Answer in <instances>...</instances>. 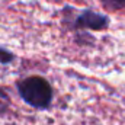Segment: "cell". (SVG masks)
Listing matches in <instances>:
<instances>
[{
    "mask_svg": "<svg viewBox=\"0 0 125 125\" xmlns=\"http://www.w3.org/2000/svg\"><path fill=\"white\" fill-rule=\"evenodd\" d=\"M61 25L65 31H105L111 25L108 15L92 9H76L71 4H64L60 10Z\"/></svg>",
    "mask_w": 125,
    "mask_h": 125,
    "instance_id": "obj_1",
    "label": "cell"
},
{
    "mask_svg": "<svg viewBox=\"0 0 125 125\" xmlns=\"http://www.w3.org/2000/svg\"><path fill=\"white\" fill-rule=\"evenodd\" d=\"M19 97L36 111H50L54 100V87L42 76H28L16 82Z\"/></svg>",
    "mask_w": 125,
    "mask_h": 125,
    "instance_id": "obj_2",
    "label": "cell"
},
{
    "mask_svg": "<svg viewBox=\"0 0 125 125\" xmlns=\"http://www.w3.org/2000/svg\"><path fill=\"white\" fill-rule=\"evenodd\" d=\"M74 42L79 47H93L94 45V36L89 31L74 32Z\"/></svg>",
    "mask_w": 125,
    "mask_h": 125,
    "instance_id": "obj_3",
    "label": "cell"
},
{
    "mask_svg": "<svg viewBox=\"0 0 125 125\" xmlns=\"http://www.w3.org/2000/svg\"><path fill=\"white\" fill-rule=\"evenodd\" d=\"M10 106H12L10 94L4 87L0 86V116H4L10 111Z\"/></svg>",
    "mask_w": 125,
    "mask_h": 125,
    "instance_id": "obj_4",
    "label": "cell"
},
{
    "mask_svg": "<svg viewBox=\"0 0 125 125\" xmlns=\"http://www.w3.org/2000/svg\"><path fill=\"white\" fill-rule=\"evenodd\" d=\"M106 12H118L125 9V0H99Z\"/></svg>",
    "mask_w": 125,
    "mask_h": 125,
    "instance_id": "obj_5",
    "label": "cell"
},
{
    "mask_svg": "<svg viewBox=\"0 0 125 125\" xmlns=\"http://www.w3.org/2000/svg\"><path fill=\"white\" fill-rule=\"evenodd\" d=\"M16 60V54L12 52L6 47H0V64L1 65H10Z\"/></svg>",
    "mask_w": 125,
    "mask_h": 125,
    "instance_id": "obj_6",
    "label": "cell"
},
{
    "mask_svg": "<svg viewBox=\"0 0 125 125\" xmlns=\"http://www.w3.org/2000/svg\"><path fill=\"white\" fill-rule=\"evenodd\" d=\"M1 1H10V0H1Z\"/></svg>",
    "mask_w": 125,
    "mask_h": 125,
    "instance_id": "obj_7",
    "label": "cell"
}]
</instances>
